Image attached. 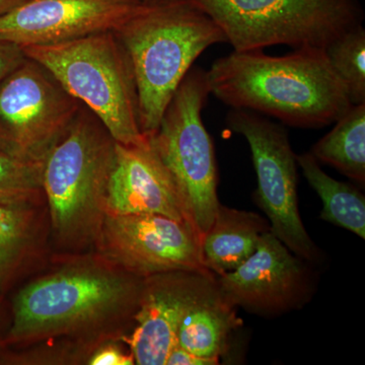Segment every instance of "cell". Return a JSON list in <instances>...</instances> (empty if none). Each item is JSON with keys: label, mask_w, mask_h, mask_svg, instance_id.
I'll return each instance as SVG.
<instances>
[{"label": "cell", "mask_w": 365, "mask_h": 365, "mask_svg": "<svg viewBox=\"0 0 365 365\" xmlns=\"http://www.w3.org/2000/svg\"><path fill=\"white\" fill-rule=\"evenodd\" d=\"M210 95L299 128L334 124L352 104L347 88L321 48L271 56L263 49L234 51L206 71Z\"/></svg>", "instance_id": "obj_1"}, {"label": "cell", "mask_w": 365, "mask_h": 365, "mask_svg": "<svg viewBox=\"0 0 365 365\" xmlns=\"http://www.w3.org/2000/svg\"><path fill=\"white\" fill-rule=\"evenodd\" d=\"M114 33L130 60L139 124L148 138L196 59L210 46L227 43L220 26L190 0H148Z\"/></svg>", "instance_id": "obj_2"}, {"label": "cell", "mask_w": 365, "mask_h": 365, "mask_svg": "<svg viewBox=\"0 0 365 365\" xmlns=\"http://www.w3.org/2000/svg\"><path fill=\"white\" fill-rule=\"evenodd\" d=\"M143 279L108 266L78 264L43 276L18 292L2 345L71 335L135 314Z\"/></svg>", "instance_id": "obj_3"}, {"label": "cell", "mask_w": 365, "mask_h": 365, "mask_svg": "<svg viewBox=\"0 0 365 365\" xmlns=\"http://www.w3.org/2000/svg\"><path fill=\"white\" fill-rule=\"evenodd\" d=\"M115 143L98 118L81 105L66 135L46 158L43 194L55 237L66 246L97 242Z\"/></svg>", "instance_id": "obj_4"}, {"label": "cell", "mask_w": 365, "mask_h": 365, "mask_svg": "<svg viewBox=\"0 0 365 365\" xmlns=\"http://www.w3.org/2000/svg\"><path fill=\"white\" fill-rule=\"evenodd\" d=\"M98 118L118 143H148L139 124L138 96L128 55L114 32L21 47Z\"/></svg>", "instance_id": "obj_5"}, {"label": "cell", "mask_w": 365, "mask_h": 365, "mask_svg": "<svg viewBox=\"0 0 365 365\" xmlns=\"http://www.w3.org/2000/svg\"><path fill=\"white\" fill-rule=\"evenodd\" d=\"M227 37L234 51L285 45L326 49L362 25L359 0H190Z\"/></svg>", "instance_id": "obj_6"}, {"label": "cell", "mask_w": 365, "mask_h": 365, "mask_svg": "<svg viewBox=\"0 0 365 365\" xmlns=\"http://www.w3.org/2000/svg\"><path fill=\"white\" fill-rule=\"evenodd\" d=\"M209 90L206 71L192 67L148 137L175 182L187 220L201 237L210 227L220 200L215 145L202 120Z\"/></svg>", "instance_id": "obj_7"}, {"label": "cell", "mask_w": 365, "mask_h": 365, "mask_svg": "<svg viewBox=\"0 0 365 365\" xmlns=\"http://www.w3.org/2000/svg\"><path fill=\"white\" fill-rule=\"evenodd\" d=\"M227 121L230 130L244 136L251 148L257 175L254 200L265 213L270 232L299 258L319 265L323 253L300 217L299 165L284 125L246 109H232Z\"/></svg>", "instance_id": "obj_8"}, {"label": "cell", "mask_w": 365, "mask_h": 365, "mask_svg": "<svg viewBox=\"0 0 365 365\" xmlns=\"http://www.w3.org/2000/svg\"><path fill=\"white\" fill-rule=\"evenodd\" d=\"M81 104L35 60H24L0 83V150L44 163Z\"/></svg>", "instance_id": "obj_9"}, {"label": "cell", "mask_w": 365, "mask_h": 365, "mask_svg": "<svg viewBox=\"0 0 365 365\" xmlns=\"http://www.w3.org/2000/svg\"><path fill=\"white\" fill-rule=\"evenodd\" d=\"M201 239L185 220L160 215H106L96 242L106 260L144 279L173 271L212 274L204 264Z\"/></svg>", "instance_id": "obj_10"}, {"label": "cell", "mask_w": 365, "mask_h": 365, "mask_svg": "<svg viewBox=\"0 0 365 365\" xmlns=\"http://www.w3.org/2000/svg\"><path fill=\"white\" fill-rule=\"evenodd\" d=\"M216 282L232 306L262 317L302 309L317 288L313 265L292 253L270 230L241 266L216 276Z\"/></svg>", "instance_id": "obj_11"}, {"label": "cell", "mask_w": 365, "mask_h": 365, "mask_svg": "<svg viewBox=\"0 0 365 365\" xmlns=\"http://www.w3.org/2000/svg\"><path fill=\"white\" fill-rule=\"evenodd\" d=\"M143 4L137 0H29L0 16V40L25 47L114 32Z\"/></svg>", "instance_id": "obj_12"}, {"label": "cell", "mask_w": 365, "mask_h": 365, "mask_svg": "<svg viewBox=\"0 0 365 365\" xmlns=\"http://www.w3.org/2000/svg\"><path fill=\"white\" fill-rule=\"evenodd\" d=\"M215 280L213 274L196 271H173L144 278L133 316L135 329L123 338L135 364L165 365L168 355L178 345L182 316Z\"/></svg>", "instance_id": "obj_13"}, {"label": "cell", "mask_w": 365, "mask_h": 365, "mask_svg": "<svg viewBox=\"0 0 365 365\" xmlns=\"http://www.w3.org/2000/svg\"><path fill=\"white\" fill-rule=\"evenodd\" d=\"M106 215H160L188 222L175 182L150 139L140 145L115 143Z\"/></svg>", "instance_id": "obj_14"}, {"label": "cell", "mask_w": 365, "mask_h": 365, "mask_svg": "<svg viewBox=\"0 0 365 365\" xmlns=\"http://www.w3.org/2000/svg\"><path fill=\"white\" fill-rule=\"evenodd\" d=\"M269 230L267 218L220 203L201 239L205 267L215 276L235 270L256 251L262 235Z\"/></svg>", "instance_id": "obj_15"}, {"label": "cell", "mask_w": 365, "mask_h": 365, "mask_svg": "<svg viewBox=\"0 0 365 365\" xmlns=\"http://www.w3.org/2000/svg\"><path fill=\"white\" fill-rule=\"evenodd\" d=\"M242 326L235 307L222 297L215 280L182 316L178 345L197 356L220 360L230 351L232 337Z\"/></svg>", "instance_id": "obj_16"}, {"label": "cell", "mask_w": 365, "mask_h": 365, "mask_svg": "<svg viewBox=\"0 0 365 365\" xmlns=\"http://www.w3.org/2000/svg\"><path fill=\"white\" fill-rule=\"evenodd\" d=\"M297 165L322 203L319 218L365 239V197L356 187L337 181L322 169L319 163L304 153L297 155Z\"/></svg>", "instance_id": "obj_17"}, {"label": "cell", "mask_w": 365, "mask_h": 365, "mask_svg": "<svg viewBox=\"0 0 365 365\" xmlns=\"http://www.w3.org/2000/svg\"><path fill=\"white\" fill-rule=\"evenodd\" d=\"M332 130L312 148L319 163L331 165L353 181L365 182V104L352 105Z\"/></svg>", "instance_id": "obj_18"}, {"label": "cell", "mask_w": 365, "mask_h": 365, "mask_svg": "<svg viewBox=\"0 0 365 365\" xmlns=\"http://www.w3.org/2000/svg\"><path fill=\"white\" fill-rule=\"evenodd\" d=\"M30 204L0 202V287L11 281L32 248L35 225Z\"/></svg>", "instance_id": "obj_19"}, {"label": "cell", "mask_w": 365, "mask_h": 365, "mask_svg": "<svg viewBox=\"0 0 365 365\" xmlns=\"http://www.w3.org/2000/svg\"><path fill=\"white\" fill-rule=\"evenodd\" d=\"M325 52L347 88L352 105L365 104V30L359 25L333 41Z\"/></svg>", "instance_id": "obj_20"}, {"label": "cell", "mask_w": 365, "mask_h": 365, "mask_svg": "<svg viewBox=\"0 0 365 365\" xmlns=\"http://www.w3.org/2000/svg\"><path fill=\"white\" fill-rule=\"evenodd\" d=\"M43 167L0 150V202L32 203L43 195Z\"/></svg>", "instance_id": "obj_21"}, {"label": "cell", "mask_w": 365, "mask_h": 365, "mask_svg": "<svg viewBox=\"0 0 365 365\" xmlns=\"http://www.w3.org/2000/svg\"><path fill=\"white\" fill-rule=\"evenodd\" d=\"M91 365H131L135 364L132 353H125L119 346L105 345L98 348L88 359Z\"/></svg>", "instance_id": "obj_22"}, {"label": "cell", "mask_w": 365, "mask_h": 365, "mask_svg": "<svg viewBox=\"0 0 365 365\" xmlns=\"http://www.w3.org/2000/svg\"><path fill=\"white\" fill-rule=\"evenodd\" d=\"M26 59L21 46L0 40V83Z\"/></svg>", "instance_id": "obj_23"}, {"label": "cell", "mask_w": 365, "mask_h": 365, "mask_svg": "<svg viewBox=\"0 0 365 365\" xmlns=\"http://www.w3.org/2000/svg\"><path fill=\"white\" fill-rule=\"evenodd\" d=\"M220 359L197 356L181 346L177 345L168 355L165 365H215L220 364Z\"/></svg>", "instance_id": "obj_24"}, {"label": "cell", "mask_w": 365, "mask_h": 365, "mask_svg": "<svg viewBox=\"0 0 365 365\" xmlns=\"http://www.w3.org/2000/svg\"><path fill=\"white\" fill-rule=\"evenodd\" d=\"M29 0H0V16L11 13Z\"/></svg>", "instance_id": "obj_25"}, {"label": "cell", "mask_w": 365, "mask_h": 365, "mask_svg": "<svg viewBox=\"0 0 365 365\" xmlns=\"http://www.w3.org/2000/svg\"><path fill=\"white\" fill-rule=\"evenodd\" d=\"M137 1L145 2V1H148V0H137Z\"/></svg>", "instance_id": "obj_26"}]
</instances>
